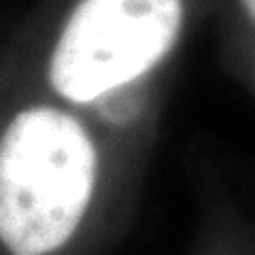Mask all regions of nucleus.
Wrapping results in <instances>:
<instances>
[{
	"mask_svg": "<svg viewBox=\"0 0 255 255\" xmlns=\"http://www.w3.org/2000/svg\"><path fill=\"white\" fill-rule=\"evenodd\" d=\"M236 6H238V13H241V17L245 19L247 28L251 32V38H253V45H251V81L255 85V0H236Z\"/></svg>",
	"mask_w": 255,
	"mask_h": 255,
	"instance_id": "obj_3",
	"label": "nucleus"
},
{
	"mask_svg": "<svg viewBox=\"0 0 255 255\" xmlns=\"http://www.w3.org/2000/svg\"><path fill=\"white\" fill-rule=\"evenodd\" d=\"M98 134L75 109L34 102L0 132V243L51 255L77 234L102 170Z\"/></svg>",
	"mask_w": 255,
	"mask_h": 255,
	"instance_id": "obj_1",
	"label": "nucleus"
},
{
	"mask_svg": "<svg viewBox=\"0 0 255 255\" xmlns=\"http://www.w3.org/2000/svg\"><path fill=\"white\" fill-rule=\"evenodd\" d=\"M189 17V0H75L51 43L47 85L70 109L111 105L172 58Z\"/></svg>",
	"mask_w": 255,
	"mask_h": 255,
	"instance_id": "obj_2",
	"label": "nucleus"
}]
</instances>
